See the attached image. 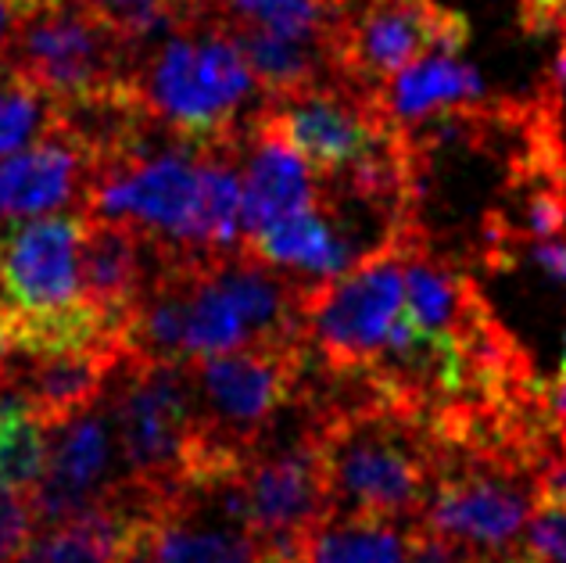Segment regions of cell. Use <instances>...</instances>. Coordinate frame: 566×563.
Returning <instances> with one entry per match:
<instances>
[{"label":"cell","mask_w":566,"mask_h":563,"mask_svg":"<svg viewBox=\"0 0 566 563\" xmlns=\"http://www.w3.org/2000/svg\"><path fill=\"white\" fill-rule=\"evenodd\" d=\"M118 478L123 473H115V427L101 398L94 409L48 431V463L25 492L36 528L62 524L97 507Z\"/></svg>","instance_id":"obj_10"},{"label":"cell","mask_w":566,"mask_h":563,"mask_svg":"<svg viewBox=\"0 0 566 563\" xmlns=\"http://www.w3.org/2000/svg\"><path fill=\"white\" fill-rule=\"evenodd\" d=\"M144 40L83 0H25L0 69L36 86L54 105L129 94Z\"/></svg>","instance_id":"obj_2"},{"label":"cell","mask_w":566,"mask_h":563,"mask_svg":"<svg viewBox=\"0 0 566 563\" xmlns=\"http://www.w3.org/2000/svg\"><path fill=\"white\" fill-rule=\"evenodd\" d=\"M33 531L36 521L33 510H29V496L19 488L0 484V563H19Z\"/></svg>","instance_id":"obj_22"},{"label":"cell","mask_w":566,"mask_h":563,"mask_svg":"<svg viewBox=\"0 0 566 563\" xmlns=\"http://www.w3.org/2000/svg\"><path fill=\"white\" fill-rule=\"evenodd\" d=\"M112 413L123 478L169 502L198 473L201 427L184 363L123 355L104 395Z\"/></svg>","instance_id":"obj_4"},{"label":"cell","mask_w":566,"mask_h":563,"mask_svg":"<svg viewBox=\"0 0 566 563\" xmlns=\"http://www.w3.org/2000/svg\"><path fill=\"white\" fill-rule=\"evenodd\" d=\"M155 270V244L140 230L104 216H80L76 273L83 305L108 334L123 337Z\"/></svg>","instance_id":"obj_13"},{"label":"cell","mask_w":566,"mask_h":563,"mask_svg":"<svg viewBox=\"0 0 566 563\" xmlns=\"http://www.w3.org/2000/svg\"><path fill=\"white\" fill-rule=\"evenodd\" d=\"M129 524L108 496L80 517L33 531L19 563H126Z\"/></svg>","instance_id":"obj_17"},{"label":"cell","mask_w":566,"mask_h":563,"mask_svg":"<svg viewBox=\"0 0 566 563\" xmlns=\"http://www.w3.org/2000/svg\"><path fill=\"white\" fill-rule=\"evenodd\" d=\"M22 11H25V0H0V54H4L14 25L22 19Z\"/></svg>","instance_id":"obj_25"},{"label":"cell","mask_w":566,"mask_h":563,"mask_svg":"<svg viewBox=\"0 0 566 563\" xmlns=\"http://www.w3.org/2000/svg\"><path fill=\"white\" fill-rule=\"evenodd\" d=\"M420 230V223L409 227L308 294L305 341L326 377L374 374L406 313V256Z\"/></svg>","instance_id":"obj_5"},{"label":"cell","mask_w":566,"mask_h":563,"mask_svg":"<svg viewBox=\"0 0 566 563\" xmlns=\"http://www.w3.org/2000/svg\"><path fill=\"white\" fill-rule=\"evenodd\" d=\"M126 563H270L262 539L184 484L129 535Z\"/></svg>","instance_id":"obj_12"},{"label":"cell","mask_w":566,"mask_h":563,"mask_svg":"<svg viewBox=\"0 0 566 563\" xmlns=\"http://www.w3.org/2000/svg\"><path fill=\"white\" fill-rule=\"evenodd\" d=\"M345 4H352V0H345Z\"/></svg>","instance_id":"obj_29"},{"label":"cell","mask_w":566,"mask_h":563,"mask_svg":"<svg viewBox=\"0 0 566 563\" xmlns=\"http://www.w3.org/2000/svg\"><path fill=\"white\" fill-rule=\"evenodd\" d=\"M244 248L262 262L280 265V270L294 273L305 284L319 288L326 280L352 270L359 259V251L340 230L334 209L326 205V195H319V205L308 212H297L291 219H280L255 233L244 237Z\"/></svg>","instance_id":"obj_15"},{"label":"cell","mask_w":566,"mask_h":563,"mask_svg":"<svg viewBox=\"0 0 566 563\" xmlns=\"http://www.w3.org/2000/svg\"><path fill=\"white\" fill-rule=\"evenodd\" d=\"M251 531L262 539L270 563H294L297 542L331 517L319 446L302 420L283 446H259L241 467Z\"/></svg>","instance_id":"obj_8"},{"label":"cell","mask_w":566,"mask_h":563,"mask_svg":"<svg viewBox=\"0 0 566 563\" xmlns=\"http://www.w3.org/2000/svg\"><path fill=\"white\" fill-rule=\"evenodd\" d=\"M241 180H244V237L270 223H280V219L316 209L323 195L319 176L308 169V161L294 152L287 137L273 126V118L262 108L244 133Z\"/></svg>","instance_id":"obj_14"},{"label":"cell","mask_w":566,"mask_h":563,"mask_svg":"<svg viewBox=\"0 0 566 563\" xmlns=\"http://www.w3.org/2000/svg\"><path fill=\"white\" fill-rule=\"evenodd\" d=\"M308 363V345H259L184 363L201 427V463L193 478L241 467L270 441L280 413L294 409L305 392Z\"/></svg>","instance_id":"obj_3"},{"label":"cell","mask_w":566,"mask_h":563,"mask_svg":"<svg viewBox=\"0 0 566 563\" xmlns=\"http://www.w3.org/2000/svg\"><path fill=\"white\" fill-rule=\"evenodd\" d=\"M538 502H559L566 507V431L559 435L553 456L538 473Z\"/></svg>","instance_id":"obj_23"},{"label":"cell","mask_w":566,"mask_h":563,"mask_svg":"<svg viewBox=\"0 0 566 563\" xmlns=\"http://www.w3.org/2000/svg\"><path fill=\"white\" fill-rule=\"evenodd\" d=\"M553 80H556V83H566V37H563V51H559V58H556Z\"/></svg>","instance_id":"obj_27"},{"label":"cell","mask_w":566,"mask_h":563,"mask_svg":"<svg viewBox=\"0 0 566 563\" xmlns=\"http://www.w3.org/2000/svg\"><path fill=\"white\" fill-rule=\"evenodd\" d=\"M467 563H527V556L520 553V545H516V553H505V556H470Z\"/></svg>","instance_id":"obj_26"},{"label":"cell","mask_w":566,"mask_h":563,"mask_svg":"<svg viewBox=\"0 0 566 563\" xmlns=\"http://www.w3.org/2000/svg\"><path fill=\"white\" fill-rule=\"evenodd\" d=\"M520 553L527 563H566V507L538 502L520 535Z\"/></svg>","instance_id":"obj_21"},{"label":"cell","mask_w":566,"mask_h":563,"mask_svg":"<svg viewBox=\"0 0 566 563\" xmlns=\"http://www.w3.org/2000/svg\"><path fill=\"white\" fill-rule=\"evenodd\" d=\"M129 101L176 140L219 144L244 137L265 94L233 37L198 11L144 43Z\"/></svg>","instance_id":"obj_1"},{"label":"cell","mask_w":566,"mask_h":563,"mask_svg":"<svg viewBox=\"0 0 566 563\" xmlns=\"http://www.w3.org/2000/svg\"><path fill=\"white\" fill-rule=\"evenodd\" d=\"M54 118L57 105L48 94L0 69V158H11L36 144L54 126Z\"/></svg>","instance_id":"obj_19"},{"label":"cell","mask_w":566,"mask_h":563,"mask_svg":"<svg viewBox=\"0 0 566 563\" xmlns=\"http://www.w3.org/2000/svg\"><path fill=\"white\" fill-rule=\"evenodd\" d=\"M412 524L326 517L297 542L294 563H409Z\"/></svg>","instance_id":"obj_18"},{"label":"cell","mask_w":566,"mask_h":563,"mask_svg":"<svg viewBox=\"0 0 566 563\" xmlns=\"http://www.w3.org/2000/svg\"><path fill=\"white\" fill-rule=\"evenodd\" d=\"M377 94L384 101L387 115H391L401 129H412L427 123V118H438L455 108H470L488 101L476 69L459 62L455 54H434L409 69H401Z\"/></svg>","instance_id":"obj_16"},{"label":"cell","mask_w":566,"mask_h":563,"mask_svg":"<svg viewBox=\"0 0 566 563\" xmlns=\"http://www.w3.org/2000/svg\"><path fill=\"white\" fill-rule=\"evenodd\" d=\"M94 161L91 147L57 115L36 144L11 158H0V227L62 216L65 209L83 212Z\"/></svg>","instance_id":"obj_11"},{"label":"cell","mask_w":566,"mask_h":563,"mask_svg":"<svg viewBox=\"0 0 566 563\" xmlns=\"http://www.w3.org/2000/svg\"><path fill=\"white\" fill-rule=\"evenodd\" d=\"M534 259H538L553 277L566 280V241H559V237H556V241H545V244L534 248Z\"/></svg>","instance_id":"obj_24"},{"label":"cell","mask_w":566,"mask_h":563,"mask_svg":"<svg viewBox=\"0 0 566 563\" xmlns=\"http://www.w3.org/2000/svg\"><path fill=\"white\" fill-rule=\"evenodd\" d=\"M123 341H91L65 348H0V380L11 384L40 427H62L94 409L123 363Z\"/></svg>","instance_id":"obj_9"},{"label":"cell","mask_w":566,"mask_h":563,"mask_svg":"<svg viewBox=\"0 0 566 563\" xmlns=\"http://www.w3.org/2000/svg\"><path fill=\"white\" fill-rule=\"evenodd\" d=\"M538 507V473L502 452H441L420 524L470 556L516 553Z\"/></svg>","instance_id":"obj_6"},{"label":"cell","mask_w":566,"mask_h":563,"mask_svg":"<svg viewBox=\"0 0 566 563\" xmlns=\"http://www.w3.org/2000/svg\"><path fill=\"white\" fill-rule=\"evenodd\" d=\"M470 25L441 0H352L334 25V65L345 83L380 91L423 58L459 54Z\"/></svg>","instance_id":"obj_7"},{"label":"cell","mask_w":566,"mask_h":563,"mask_svg":"<svg viewBox=\"0 0 566 563\" xmlns=\"http://www.w3.org/2000/svg\"><path fill=\"white\" fill-rule=\"evenodd\" d=\"M559 377L566 380V352H563V366H559Z\"/></svg>","instance_id":"obj_28"},{"label":"cell","mask_w":566,"mask_h":563,"mask_svg":"<svg viewBox=\"0 0 566 563\" xmlns=\"http://www.w3.org/2000/svg\"><path fill=\"white\" fill-rule=\"evenodd\" d=\"M83 4L108 14L112 22H118L129 37H137L144 43L158 33H166L169 25L198 14L193 0H83Z\"/></svg>","instance_id":"obj_20"}]
</instances>
